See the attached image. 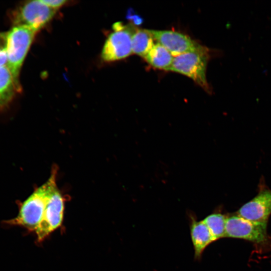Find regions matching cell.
<instances>
[{"instance_id":"4","label":"cell","mask_w":271,"mask_h":271,"mask_svg":"<svg viewBox=\"0 0 271 271\" xmlns=\"http://www.w3.org/2000/svg\"><path fill=\"white\" fill-rule=\"evenodd\" d=\"M56 11L41 0L28 1L13 11L11 19L14 26L27 27L37 32L53 18Z\"/></svg>"},{"instance_id":"1","label":"cell","mask_w":271,"mask_h":271,"mask_svg":"<svg viewBox=\"0 0 271 271\" xmlns=\"http://www.w3.org/2000/svg\"><path fill=\"white\" fill-rule=\"evenodd\" d=\"M56 174L57 169L54 168L47 181L22 203L18 215L4 222L8 225L21 226L35 232L43 220L48 200L57 187Z\"/></svg>"},{"instance_id":"8","label":"cell","mask_w":271,"mask_h":271,"mask_svg":"<svg viewBox=\"0 0 271 271\" xmlns=\"http://www.w3.org/2000/svg\"><path fill=\"white\" fill-rule=\"evenodd\" d=\"M271 214V189L263 187L253 199L242 205L236 214L249 221L267 223Z\"/></svg>"},{"instance_id":"9","label":"cell","mask_w":271,"mask_h":271,"mask_svg":"<svg viewBox=\"0 0 271 271\" xmlns=\"http://www.w3.org/2000/svg\"><path fill=\"white\" fill-rule=\"evenodd\" d=\"M149 31L157 43L166 48L174 57L197 50L202 46L189 37L179 32L168 30Z\"/></svg>"},{"instance_id":"10","label":"cell","mask_w":271,"mask_h":271,"mask_svg":"<svg viewBox=\"0 0 271 271\" xmlns=\"http://www.w3.org/2000/svg\"><path fill=\"white\" fill-rule=\"evenodd\" d=\"M190 230L194 258L199 260L207 247L216 240L204 221H198L193 216H190Z\"/></svg>"},{"instance_id":"3","label":"cell","mask_w":271,"mask_h":271,"mask_svg":"<svg viewBox=\"0 0 271 271\" xmlns=\"http://www.w3.org/2000/svg\"><path fill=\"white\" fill-rule=\"evenodd\" d=\"M209 54L206 48L187 52L174 56L169 70L185 75L203 88H209L206 79V68Z\"/></svg>"},{"instance_id":"2","label":"cell","mask_w":271,"mask_h":271,"mask_svg":"<svg viewBox=\"0 0 271 271\" xmlns=\"http://www.w3.org/2000/svg\"><path fill=\"white\" fill-rule=\"evenodd\" d=\"M36 32L25 26H14L8 33L7 63L15 83L19 91L20 71Z\"/></svg>"},{"instance_id":"12","label":"cell","mask_w":271,"mask_h":271,"mask_svg":"<svg viewBox=\"0 0 271 271\" xmlns=\"http://www.w3.org/2000/svg\"><path fill=\"white\" fill-rule=\"evenodd\" d=\"M19 92L8 67L0 66V106L8 103Z\"/></svg>"},{"instance_id":"7","label":"cell","mask_w":271,"mask_h":271,"mask_svg":"<svg viewBox=\"0 0 271 271\" xmlns=\"http://www.w3.org/2000/svg\"><path fill=\"white\" fill-rule=\"evenodd\" d=\"M64 201V197L56 187L48 200L43 220L35 232L39 242L43 241L61 225Z\"/></svg>"},{"instance_id":"13","label":"cell","mask_w":271,"mask_h":271,"mask_svg":"<svg viewBox=\"0 0 271 271\" xmlns=\"http://www.w3.org/2000/svg\"><path fill=\"white\" fill-rule=\"evenodd\" d=\"M154 38L149 30L138 29L132 37V52L145 58L155 45Z\"/></svg>"},{"instance_id":"16","label":"cell","mask_w":271,"mask_h":271,"mask_svg":"<svg viewBox=\"0 0 271 271\" xmlns=\"http://www.w3.org/2000/svg\"><path fill=\"white\" fill-rule=\"evenodd\" d=\"M42 2L50 8L57 10L58 8L61 7L67 1L65 0H41Z\"/></svg>"},{"instance_id":"14","label":"cell","mask_w":271,"mask_h":271,"mask_svg":"<svg viewBox=\"0 0 271 271\" xmlns=\"http://www.w3.org/2000/svg\"><path fill=\"white\" fill-rule=\"evenodd\" d=\"M226 216L221 213H212L203 220L211 234L217 240L225 237Z\"/></svg>"},{"instance_id":"15","label":"cell","mask_w":271,"mask_h":271,"mask_svg":"<svg viewBox=\"0 0 271 271\" xmlns=\"http://www.w3.org/2000/svg\"><path fill=\"white\" fill-rule=\"evenodd\" d=\"M8 33L0 32V66L7 65Z\"/></svg>"},{"instance_id":"11","label":"cell","mask_w":271,"mask_h":271,"mask_svg":"<svg viewBox=\"0 0 271 271\" xmlns=\"http://www.w3.org/2000/svg\"><path fill=\"white\" fill-rule=\"evenodd\" d=\"M173 58L174 56L166 48L160 43H157L155 44L145 59L155 68L169 70Z\"/></svg>"},{"instance_id":"5","label":"cell","mask_w":271,"mask_h":271,"mask_svg":"<svg viewBox=\"0 0 271 271\" xmlns=\"http://www.w3.org/2000/svg\"><path fill=\"white\" fill-rule=\"evenodd\" d=\"M113 28V32L106 39L102 51V58L107 62L123 59L132 53L131 40L135 31L120 22L115 23Z\"/></svg>"},{"instance_id":"6","label":"cell","mask_w":271,"mask_h":271,"mask_svg":"<svg viewBox=\"0 0 271 271\" xmlns=\"http://www.w3.org/2000/svg\"><path fill=\"white\" fill-rule=\"evenodd\" d=\"M267 223L249 221L238 215L226 217L225 237L243 239L255 243L267 241Z\"/></svg>"}]
</instances>
